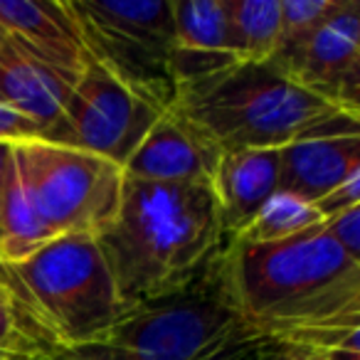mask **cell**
<instances>
[{
  "mask_svg": "<svg viewBox=\"0 0 360 360\" xmlns=\"http://www.w3.org/2000/svg\"><path fill=\"white\" fill-rule=\"evenodd\" d=\"M217 276L262 338L316 353L360 350V262L323 222L279 242H230Z\"/></svg>",
  "mask_w": 360,
  "mask_h": 360,
  "instance_id": "obj_1",
  "label": "cell"
},
{
  "mask_svg": "<svg viewBox=\"0 0 360 360\" xmlns=\"http://www.w3.org/2000/svg\"><path fill=\"white\" fill-rule=\"evenodd\" d=\"M129 309L178 291L205 274L230 237L210 186H173L124 175L111 225L96 237Z\"/></svg>",
  "mask_w": 360,
  "mask_h": 360,
  "instance_id": "obj_2",
  "label": "cell"
},
{
  "mask_svg": "<svg viewBox=\"0 0 360 360\" xmlns=\"http://www.w3.org/2000/svg\"><path fill=\"white\" fill-rule=\"evenodd\" d=\"M217 153L284 148L294 141L360 136V116L345 114L271 62L235 60L175 91L173 109Z\"/></svg>",
  "mask_w": 360,
  "mask_h": 360,
  "instance_id": "obj_3",
  "label": "cell"
},
{
  "mask_svg": "<svg viewBox=\"0 0 360 360\" xmlns=\"http://www.w3.org/2000/svg\"><path fill=\"white\" fill-rule=\"evenodd\" d=\"M11 271L57 348L104 343L129 311L94 237H55Z\"/></svg>",
  "mask_w": 360,
  "mask_h": 360,
  "instance_id": "obj_4",
  "label": "cell"
},
{
  "mask_svg": "<svg viewBox=\"0 0 360 360\" xmlns=\"http://www.w3.org/2000/svg\"><path fill=\"white\" fill-rule=\"evenodd\" d=\"M255 338L262 335L230 304L215 262L183 289L129 309L101 345L114 360H210Z\"/></svg>",
  "mask_w": 360,
  "mask_h": 360,
  "instance_id": "obj_5",
  "label": "cell"
},
{
  "mask_svg": "<svg viewBox=\"0 0 360 360\" xmlns=\"http://www.w3.org/2000/svg\"><path fill=\"white\" fill-rule=\"evenodd\" d=\"M89 60L153 106L173 109V0H65Z\"/></svg>",
  "mask_w": 360,
  "mask_h": 360,
  "instance_id": "obj_6",
  "label": "cell"
},
{
  "mask_svg": "<svg viewBox=\"0 0 360 360\" xmlns=\"http://www.w3.org/2000/svg\"><path fill=\"white\" fill-rule=\"evenodd\" d=\"M15 158L52 237L96 240L111 225L124 188L121 165L52 141L18 143Z\"/></svg>",
  "mask_w": 360,
  "mask_h": 360,
  "instance_id": "obj_7",
  "label": "cell"
},
{
  "mask_svg": "<svg viewBox=\"0 0 360 360\" xmlns=\"http://www.w3.org/2000/svg\"><path fill=\"white\" fill-rule=\"evenodd\" d=\"M158 116L153 106L86 57L65 101V146L101 155L124 168Z\"/></svg>",
  "mask_w": 360,
  "mask_h": 360,
  "instance_id": "obj_8",
  "label": "cell"
},
{
  "mask_svg": "<svg viewBox=\"0 0 360 360\" xmlns=\"http://www.w3.org/2000/svg\"><path fill=\"white\" fill-rule=\"evenodd\" d=\"M286 75L345 114L360 116V3L340 11L306 42Z\"/></svg>",
  "mask_w": 360,
  "mask_h": 360,
  "instance_id": "obj_9",
  "label": "cell"
},
{
  "mask_svg": "<svg viewBox=\"0 0 360 360\" xmlns=\"http://www.w3.org/2000/svg\"><path fill=\"white\" fill-rule=\"evenodd\" d=\"M217 160L220 153L210 141L175 111H165L126 160L124 175L148 183L210 186Z\"/></svg>",
  "mask_w": 360,
  "mask_h": 360,
  "instance_id": "obj_10",
  "label": "cell"
},
{
  "mask_svg": "<svg viewBox=\"0 0 360 360\" xmlns=\"http://www.w3.org/2000/svg\"><path fill=\"white\" fill-rule=\"evenodd\" d=\"M72 82L15 40L0 47V101L30 119L40 129L42 141L65 146V101Z\"/></svg>",
  "mask_w": 360,
  "mask_h": 360,
  "instance_id": "obj_11",
  "label": "cell"
},
{
  "mask_svg": "<svg viewBox=\"0 0 360 360\" xmlns=\"http://www.w3.org/2000/svg\"><path fill=\"white\" fill-rule=\"evenodd\" d=\"M0 25L11 40L70 79L84 67L86 52L67 3L0 0Z\"/></svg>",
  "mask_w": 360,
  "mask_h": 360,
  "instance_id": "obj_12",
  "label": "cell"
},
{
  "mask_svg": "<svg viewBox=\"0 0 360 360\" xmlns=\"http://www.w3.org/2000/svg\"><path fill=\"white\" fill-rule=\"evenodd\" d=\"M279 148H245L220 155L210 188L230 242L279 191Z\"/></svg>",
  "mask_w": 360,
  "mask_h": 360,
  "instance_id": "obj_13",
  "label": "cell"
},
{
  "mask_svg": "<svg viewBox=\"0 0 360 360\" xmlns=\"http://www.w3.org/2000/svg\"><path fill=\"white\" fill-rule=\"evenodd\" d=\"M279 153V191L314 205L360 168V136L294 141Z\"/></svg>",
  "mask_w": 360,
  "mask_h": 360,
  "instance_id": "obj_14",
  "label": "cell"
},
{
  "mask_svg": "<svg viewBox=\"0 0 360 360\" xmlns=\"http://www.w3.org/2000/svg\"><path fill=\"white\" fill-rule=\"evenodd\" d=\"M50 240L55 237L42 225L27 180L15 158L0 205V259L8 266L20 264Z\"/></svg>",
  "mask_w": 360,
  "mask_h": 360,
  "instance_id": "obj_15",
  "label": "cell"
},
{
  "mask_svg": "<svg viewBox=\"0 0 360 360\" xmlns=\"http://www.w3.org/2000/svg\"><path fill=\"white\" fill-rule=\"evenodd\" d=\"M173 27L180 50L237 55L225 0H173Z\"/></svg>",
  "mask_w": 360,
  "mask_h": 360,
  "instance_id": "obj_16",
  "label": "cell"
},
{
  "mask_svg": "<svg viewBox=\"0 0 360 360\" xmlns=\"http://www.w3.org/2000/svg\"><path fill=\"white\" fill-rule=\"evenodd\" d=\"M235 32L237 55L269 62L281 37V0H225Z\"/></svg>",
  "mask_w": 360,
  "mask_h": 360,
  "instance_id": "obj_17",
  "label": "cell"
},
{
  "mask_svg": "<svg viewBox=\"0 0 360 360\" xmlns=\"http://www.w3.org/2000/svg\"><path fill=\"white\" fill-rule=\"evenodd\" d=\"M321 222L314 205L291 193L276 191L264 205L259 207L252 222L235 237L232 242H279L286 237H294L304 230H311Z\"/></svg>",
  "mask_w": 360,
  "mask_h": 360,
  "instance_id": "obj_18",
  "label": "cell"
},
{
  "mask_svg": "<svg viewBox=\"0 0 360 360\" xmlns=\"http://www.w3.org/2000/svg\"><path fill=\"white\" fill-rule=\"evenodd\" d=\"M343 0H281V37L271 65L289 72L306 42L335 15Z\"/></svg>",
  "mask_w": 360,
  "mask_h": 360,
  "instance_id": "obj_19",
  "label": "cell"
},
{
  "mask_svg": "<svg viewBox=\"0 0 360 360\" xmlns=\"http://www.w3.org/2000/svg\"><path fill=\"white\" fill-rule=\"evenodd\" d=\"M25 321L37 323V321L13 299L11 291L0 289V353H11L25 360H40L42 355H47L52 348H57V345L50 343L45 335L27 330Z\"/></svg>",
  "mask_w": 360,
  "mask_h": 360,
  "instance_id": "obj_20",
  "label": "cell"
},
{
  "mask_svg": "<svg viewBox=\"0 0 360 360\" xmlns=\"http://www.w3.org/2000/svg\"><path fill=\"white\" fill-rule=\"evenodd\" d=\"M323 230L345 255L360 262V205L323 220Z\"/></svg>",
  "mask_w": 360,
  "mask_h": 360,
  "instance_id": "obj_21",
  "label": "cell"
},
{
  "mask_svg": "<svg viewBox=\"0 0 360 360\" xmlns=\"http://www.w3.org/2000/svg\"><path fill=\"white\" fill-rule=\"evenodd\" d=\"M358 205H360V168L353 170V173H350L338 188H333L328 195L316 200L314 210L319 212L321 222H323V220H328V217L338 215V212H345Z\"/></svg>",
  "mask_w": 360,
  "mask_h": 360,
  "instance_id": "obj_22",
  "label": "cell"
},
{
  "mask_svg": "<svg viewBox=\"0 0 360 360\" xmlns=\"http://www.w3.org/2000/svg\"><path fill=\"white\" fill-rule=\"evenodd\" d=\"M27 141H42V134L30 119L18 114L15 109L0 101V143H27Z\"/></svg>",
  "mask_w": 360,
  "mask_h": 360,
  "instance_id": "obj_23",
  "label": "cell"
},
{
  "mask_svg": "<svg viewBox=\"0 0 360 360\" xmlns=\"http://www.w3.org/2000/svg\"><path fill=\"white\" fill-rule=\"evenodd\" d=\"M40 360H114L104 350V345H84V348H52Z\"/></svg>",
  "mask_w": 360,
  "mask_h": 360,
  "instance_id": "obj_24",
  "label": "cell"
},
{
  "mask_svg": "<svg viewBox=\"0 0 360 360\" xmlns=\"http://www.w3.org/2000/svg\"><path fill=\"white\" fill-rule=\"evenodd\" d=\"M264 360H326L321 353L309 348H301V345H289V343H271L266 345Z\"/></svg>",
  "mask_w": 360,
  "mask_h": 360,
  "instance_id": "obj_25",
  "label": "cell"
},
{
  "mask_svg": "<svg viewBox=\"0 0 360 360\" xmlns=\"http://www.w3.org/2000/svg\"><path fill=\"white\" fill-rule=\"evenodd\" d=\"M0 286L3 289H8L13 294V299L18 301V304L22 306V309L27 311V314L32 316V306H30V299H27V294H25V289L20 286V281L13 276V271H11V266L8 264H3V259H0ZM35 319V316H32Z\"/></svg>",
  "mask_w": 360,
  "mask_h": 360,
  "instance_id": "obj_26",
  "label": "cell"
},
{
  "mask_svg": "<svg viewBox=\"0 0 360 360\" xmlns=\"http://www.w3.org/2000/svg\"><path fill=\"white\" fill-rule=\"evenodd\" d=\"M13 160H15V146L13 143H0V205H3V195H6L8 178H11Z\"/></svg>",
  "mask_w": 360,
  "mask_h": 360,
  "instance_id": "obj_27",
  "label": "cell"
},
{
  "mask_svg": "<svg viewBox=\"0 0 360 360\" xmlns=\"http://www.w3.org/2000/svg\"><path fill=\"white\" fill-rule=\"evenodd\" d=\"M8 42H11V35H8V32H6V27L0 25V47H6Z\"/></svg>",
  "mask_w": 360,
  "mask_h": 360,
  "instance_id": "obj_28",
  "label": "cell"
},
{
  "mask_svg": "<svg viewBox=\"0 0 360 360\" xmlns=\"http://www.w3.org/2000/svg\"><path fill=\"white\" fill-rule=\"evenodd\" d=\"M0 360H25V358H18V355H11V353H0Z\"/></svg>",
  "mask_w": 360,
  "mask_h": 360,
  "instance_id": "obj_29",
  "label": "cell"
},
{
  "mask_svg": "<svg viewBox=\"0 0 360 360\" xmlns=\"http://www.w3.org/2000/svg\"><path fill=\"white\" fill-rule=\"evenodd\" d=\"M0 289H3V286H0Z\"/></svg>",
  "mask_w": 360,
  "mask_h": 360,
  "instance_id": "obj_30",
  "label": "cell"
}]
</instances>
